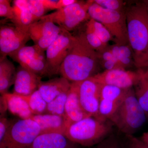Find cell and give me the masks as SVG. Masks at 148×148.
<instances>
[{
	"label": "cell",
	"mask_w": 148,
	"mask_h": 148,
	"mask_svg": "<svg viewBox=\"0 0 148 148\" xmlns=\"http://www.w3.org/2000/svg\"><path fill=\"white\" fill-rule=\"evenodd\" d=\"M135 66L138 69L148 68V48L139 56L134 58Z\"/></svg>",
	"instance_id": "35"
},
{
	"label": "cell",
	"mask_w": 148,
	"mask_h": 148,
	"mask_svg": "<svg viewBox=\"0 0 148 148\" xmlns=\"http://www.w3.org/2000/svg\"><path fill=\"white\" fill-rule=\"evenodd\" d=\"M1 117L3 116L4 114L8 110L7 105L5 99L4 98L2 95H1Z\"/></svg>",
	"instance_id": "38"
},
{
	"label": "cell",
	"mask_w": 148,
	"mask_h": 148,
	"mask_svg": "<svg viewBox=\"0 0 148 148\" xmlns=\"http://www.w3.org/2000/svg\"><path fill=\"white\" fill-rule=\"evenodd\" d=\"M113 125L109 120L89 116L71 125L66 129L65 135L79 145L92 147L111 135Z\"/></svg>",
	"instance_id": "2"
},
{
	"label": "cell",
	"mask_w": 148,
	"mask_h": 148,
	"mask_svg": "<svg viewBox=\"0 0 148 148\" xmlns=\"http://www.w3.org/2000/svg\"><path fill=\"white\" fill-rule=\"evenodd\" d=\"M29 10L32 12L34 21H36L44 16L48 10L44 0H27Z\"/></svg>",
	"instance_id": "29"
},
{
	"label": "cell",
	"mask_w": 148,
	"mask_h": 148,
	"mask_svg": "<svg viewBox=\"0 0 148 148\" xmlns=\"http://www.w3.org/2000/svg\"><path fill=\"white\" fill-rule=\"evenodd\" d=\"M42 77L19 66L16 69L13 93L16 95H29L38 90Z\"/></svg>",
	"instance_id": "14"
},
{
	"label": "cell",
	"mask_w": 148,
	"mask_h": 148,
	"mask_svg": "<svg viewBox=\"0 0 148 148\" xmlns=\"http://www.w3.org/2000/svg\"><path fill=\"white\" fill-rule=\"evenodd\" d=\"M147 115L132 88L127 90L123 101L109 120L125 135H133L145 124Z\"/></svg>",
	"instance_id": "3"
},
{
	"label": "cell",
	"mask_w": 148,
	"mask_h": 148,
	"mask_svg": "<svg viewBox=\"0 0 148 148\" xmlns=\"http://www.w3.org/2000/svg\"><path fill=\"white\" fill-rule=\"evenodd\" d=\"M62 29L47 15L34 22L29 27V33L35 45L46 51Z\"/></svg>",
	"instance_id": "10"
},
{
	"label": "cell",
	"mask_w": 148,
	"mask_h": 148,
	"mask_svg": "<svg viewBox=\"0 0 148 148\" xmlns=\"http://www.w3.org/2000/svg\"><path fill=\"white\" fill-rule=\"evenodd\" d=\"M109 47L123 69H125L132 65L135 66L134 53L130 45L115 44Z\"/></svg>",
	"instance_id": "23"
},
{
	"label": "cell",
	"mask_w": 148,
	"mask_h": 148,
	"mask_svg": "<svg viewBox=\"0 0 148 148\" xmlns=\"http://www.w3.org/2000/svg\"><path fill=\"white\" fill-rule=\"evenodd\" d=\"M130 45L134 59L148 48V11L143 2L132 5L126 10Z\"/></svg>",
	"instance_id": "4"
},
{
	"label": "cell",
	"mask_w": 148,
	"mask_h": 148,
	"mask_svg": "<svg viewBox=\"0 0 148 148\" xmlns=\"http://www.w3.org/2000/svg\"><path fill=\"white\" fill-rule=\"evenodd\" d=\"M77 1L76 0H59L58 1L57 4L58 10L73 4Z\"/></svg>",
	"instance_id": "37"
},
{
	"label": "cell",
	"mask_w": 148,
	"mask_h": 148,
	"mask_svg": "<svg viewBox=\"0 0 148 148\" xmlns=\"http://www.w3.org/2000/svg\"><path fill=\"white\" fill-rule=\"evenodd\" d=\"M0 16L13 21L14 18V10L13 7L8 0H0Z\"/></svg>",
	"instance_id": "33"
},
{
	"label": "cell",
	"mask_w": 148,
	"mask_h": 148,
	"mask_svg": "<svg viewBox=\"0 0 148 148\" xmlns=\"http://www.w3.org/2000/svg\"><path fill=\"white\" fill-rule=\"evenodd\" d=\"M125 148H148V146L134 135H125Z\"/></svg>",
	"instance_id": "34"
},
{
	"label": "cell",
	"mask_w": 148,
	"mask_h": 148,
	"mask_svg": "<svg viewBox=\"0 0 148 148\" xmlns=\"http://www.w3.org/2000/svg\"><path fill=\"white\" fill-rule=\"evenodd\" d=\"M92 148H125L116 137L113 135L108 137Z\"/></svg>",
	"instance_id": "32"
},
{
	"label": "cell",
	"mask_w": 148,
	"mask_h": 148,
	"mask_svg": "<svg viewBox=\"0 0 148 148\" xmlns=\"http://www.w3.org/2000/svg\"><path fill=\"white\" fill-rule=\"evenodd\" d=\"M1 95L5 99L8 110L11 113L21 119H31L34 115L32 113L28 103L20 95L8 92Z\"/></svg>",
	"instance_id": "19"
},
{
	"label": "cell",
	"mask_w": 148,
	"mask_h": 148,
	"mask_svg": "<svg viewBox=\"0 0 148 148\" xmlns=\"http://www.w3.org/2000/svg\"><path fill=\"white\" fill-rule=\"evenodd\" d=\"M94 2L90 0L86 1H77L47 16L61 29L70 32L86 19L90 18L88 8Z\"/></svg>",
	"instance_id": "7"
},
{
	"label": "cell",
	"mask_w": 148,
	"mask_h": 148,
	"mask_svg": "<svg viewBox=\"0 0 148 148\" xmlns=\"http://www.w3.org/2000/svg\"><path fill=\"white\" fill-rule=\"evenodd\" d=\"M79 145L60 133L41 134L29 148H79Z\"/></svg>",
	"instance_id": "16"
},
{
	"label": "cell",
	"mask_w": 148,
	"mask_h": 148,
	"mask_svg": "<svg viewBox=\"0 0 148 148\" xmlns=\"http://www.w3.org/2000/svg\"><path fill=\"white\" fill-rule=\"evenodd\" d=\"M79 82L71 83L65 106V118L67 127L86 118L91 116L84 110L80 102Z\"/></svg>",
	"instance_id": "13"
},
{
	"label": "cell",
	"mask_w": 148,
	"mask_h": 148,
	"mask_svg": "<svg viewBox=\"0 0 148 148\" xmlns=\"http://www.w3.org/2000/svg\"><path fill=\"white\" fill-rule=\"evenodd\" d=\"M138 82L135 86V96L148 116V68L138 69Z\"/></svg>",
	"instance_id": "22"
},
{
	"label": "cell",
	"mask_w": 148,
	"mask_h": 148,
	"mask_svg": "<svg viewBox=\"0 0 148 148\" xmlns=\"http://www.w3.org/2000/svg\"><path fill=\"white\" fill-rule=\"evenodd\" d=\"M9 56L21 67L38 75L41 77L49 76L46 62L25 55L18 51Z\"/></svg>",
	"instance_id": "18"
},
{
	"label": "cell",
	"mask_w": 148,
	"mask_h": 148,
	"mask_svg": "<svg viewBox=\"0 0 148 148\" xmlns=\"http://www.w3.org/2000/svg\"><path fill=\"white\" fill-rule=\"evenodd\" d=\"M75 36L62 29L46 50L47 66L49 76L59 74L60 67L73 43Z\"/></svg>",
	"instance_id": "8"
},
{
	"label": "cell",
	"mask_w": 148,
	"mask_h": 148,
	"mask_svg": "<svg viewBox=\"0 0 148 148\" xmlns=\"http://www.w3.org/2000/svg\"><path fill=\"white\" fill-rule=\"evenodd\" d=\"M21 53L34 57L39 60L47 62L46 55L45 53V51L38 46L34 45L32 46H24L18 51Z\"/></svg>",
	"instance_id": "30"
},
{
	"label": "cell",
	"mask_w": 148,
	"mask_h": 148,
	"mask_svg": "<svg viewBox=\"0 0 148 148\" xmlns=\"http://www.w3.org/2000/svg\"><path fill=\"white\" fill-rule=\"evenodd\" d=\"M31 119L39 125L41 134L56 133L65 135L67 127L65 116L44 114L34 115Z\"/></svg>",
	"instance_id": "15"
},
{
	"label": "cell",
	"mask_w": 148,
	"mask_h": 148,
	"mask_svg": "<svg viewBox=\"0 0 148 148\" xmlns=\"http://www.w3.org/2000/svg\"><path fill=\"white\" fill-rule=\"evenodd\" d=\"M88 14L90 18L100 22L108 29L113 37L115 44L129 45L126 10H110L94 2L88 8Z\"/></svg>",
	"instance_id": "5"
},
{
	"label": "cell",
	"mask_w": 148,
	"mask_h": 148,
	"mask_svg": "<svg viewBox=\"0 0 148 148\" xmlns=\"http://www.w3.org/2000/svg\"><path fill=\"white\" fill-rule=\"evenodd\" d=\"M140 139L142 140L143 143L148 146V131L144 132L143 135L141 136Z\"/></svg>",
	"instance_id": "39"
},
{
	"label": "cell",
	"mask_w": 148,
	"mask_h": 148,
	"mask_svg": "<svg viewBox=\"0 0 148 148\" xmlns=\"http://www.w3.org/2000/svg\"><path fill=\"white\" fill-rule=\"evenodd\" d=\"M20 96L28 103L30 110L34 115L46 113L47 103L43 98L38 90H36L31 95Z\"/></svg>",
	"instance_id": "24"
},
{
	"label": "cell",
	"mask_w": 148,
	"mask_h": 148,
	"mask_svg": "<svg viewBox=\"0 0 148 148\" xmlns=\"http://www.w3.org/2000/svg\"><path fill=\"white\" fill-rule=\"evenodd\" d=\"M89 21L92 25L95 34L103 44L108 45V43L110 41L113 40L114 42L113 37L103 24L92 18H90Z\"/></svg>",
	"instance_id": "28"
},
{
	"label": "cell",
	"mask_w": 148,
	"mask_h": 148,
	"mask_svg": "<svg viewBox=\"0 0 148 148\" xmlns=\"http://www.w3.org/2000/svg\"><path fill=\"white\" fill-rule=\"evenodd\" d=\"M14 16L13 22L14 26L29 31V27L34 22V17L29 10L27 0L13 1Z\"/></svg>",
	"instance_id": "20"
},
{
	"label": "cell",
	"mask_w": 148,
	"mask_h": 148,
	"mask_svg": "<svg viewBox=\"0 0 148 148\" xmlns=\"http://www.w3.org/2000/svg\"><path fill=\"white\" fill-rule=\"evenodd\" d=\"M11 121H9L4 116L0 118V141L2 140L6 134L9 127L10 126Z\"/></svg>",
	"instance_id": "36"
},
{
	"label": "cell",
	"mask_w": 148,
	"mask_h": 148,
	"mask_svg": "<svg viewBox=\"0 0 148 148\" xmlns=\"http://www.w3.org/2000/svg\"><path fill=\"white\" fill-rule=\"evenodd\" d=\"M71 82L63 77L51 79L40 83L38 90L47 103H49L60 94L68 92Z\"/></svg>",
	"instance_id": "17"
},
{
	"label": "cell",
	"mask_w": 148,
	"mask_h": 148,
	"mask_svg": "<svg viewBox=\"0 0 148 148\" xmlns=\"http://www.w3.org/2000/svg\"><path fill=\"white\" fill-rule=\"evenodd\" d=\"M40 134L39 125L33 120H12L0 148H29Z\"/></svg>",
	"instance_id": "6"
},
{
	"label": "cell",
	"mask_w": 148,
	"mask_h": 148,
	"mask_svg": "<svg viewBox=\"0 0 148 148\" xmlns=\"http://www.w3.org/2000/svg\"><path fill=\"white\" fill-rule=\"evenodd\" d=\"M101 85L100 100L113 101H123L129 89H122L110 85Z\"/></svg>",
	"instance_id": "25"
},
{
	"label": "cell",
	"mask_w": 148,
	"mask_h": 148,
	"mask_svg": "<svg viewBox=\"0 0 148 148\" xmlns=\"http://www.w3.org/2000/svg\"><path fill=\"white\" fill-rule=\"evenodd\" d=\"M16 70L12 62L7 57L0 58V93L1 95L8 92V89L14 84Z\"/></svg>",
	"instance_id": "21"
},
{
	"label": "cell",
	"mask_w": 148,
	"mask_h": 148,
	"mask_svg": "<svg viewBox=\"0 0 148 148\" xmlns=\"http://www.w3.org/2000/svg\"><path fill=\"white\" fill-rule=\"evenodd\" d=\"M95 81L101 85H110L123 89H128L135 86L139 79L136 72L125 69H116L104 71L91 77Z\"/></svg>",
	"instance_id": "12"
},
{
	"label": "cell",
	"mask_w": 148,
	"mask_h": 148,
	"mask_svg": "<svg viewBox=\"0 0 148 148\" xmlns=\"http://www.w3.org/2000/svg\"><path fill=\"white\" fill-rule=\"evenodd\" d=\"M85 34L88 42L92 48L97 52H101L108 47V46L103 44L95 34L89 21L86 24Z\"/></svg>",
	"instance_id": "27"
},
{
	"label": "cell",
	"mask_w": 148,
	"mask_h": 148,
	"mask_svg": "<svg viewBox=\"0 0 148 148\" xmlns=\"http://www.w3.org/2000/svg\"><path fill=\"white\" fill-rule=\"evenodd\" d=\"M99 59L98 52L88 42L85 34L82 33L75 36L59 74L71 83L83 81L96 74Z\"/></svg>",
	"instance_id": "1"
},
{
	"label": "cell",
	"mask_w": 148,
	"mask_h": 148,
	"mask_svg": "<svg viewBox=\"0 0 148 148\" xmlns=\"http://www.w3.org/2000/svg\"><path fill=\"white\" fill-rule=\"evenodd\" d=\"M94 2L104 8L110 10L124 11L123 1L120 0H95Z\"/></svg>",
	"instance_id": "31"
},
{
	"label": "cell",
	"mask_w": 148,
	"mask_h": 148,
	"mask_svg": "<svg viewBox=\"0 0 148 148\" xmlns=\"http://www.w3.org/2000/svg\"><path fill=\"white\" fill-rule=\"evenodd\" d=\"M68 93L69 91L64 92L48 103L45 114L65 117V106L68 98Z\"/></svg>",
	"instance_id": "26"
},
{
	"label": "cell",
	"mask_w": 148,
	"mask_h": 148,
	"mask_svg": "<svg viewBox=\"0 0 148 148\" xmlns=\"http://www.w3.org/2000/svg\"><path fill=\"white\" fill-rule=\"evenodd\" d=\"M31 39L29 31L16 26L3 25L0 29L1 57H7L25 46Z\"/></svg>",
	"instance_id": "9"
},
{
	"label": "cell",
	"mask_w": 148,
	"mask_h": 148,
	"mask_svg": "<svg viewBox=\"0 0 148 148\" xmlns=\"http://www.w3.org/2000/svg\"><path fill=\"white\" fill-rule=\"evenodd\" d=\"M101 88V85L90 77L79 82V95L82 106L88 114L105 120L101 119L99 113Z\"/></svg>",
	"instance_id": "11"
}]
</instances>
